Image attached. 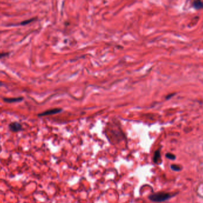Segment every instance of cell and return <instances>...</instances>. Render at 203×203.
<instances>
[{
  "mask_svg": "<svg viewBox=\"0 0 203 203\" xmlns=\"http://www.w3.org/2000/svg\"><path fill=\"white\" fill-rule=\"evenodd\" d=\"M172 196H173V195H172L169 193L157 192V193L149 195V198L152 201L156 202V203H160V202H163V201L168 200Z\"/></svg>",
  "mask_w": 203,
  "mask_h": 203,
  "instance_id": "obj_1",
  "label": "cell"
},
{
  "mask_svg": "<svg viewBox=\"0 0 203 203\" xmlns=\"http://www.w3.org/2000/svg\"><path fill=\"white\" fill-rule=\"evenodd\" d=\"M9 128L10 131L12 132H18L23 130L22 125L17 121L12 122L9 125Z\"/></svg>",
  "mask_w": 203,
  "mask_h": 203,
  "instance_id": "obj_2",
  "label": "cell"
},
{
  "mask_svg": "<svg viewBox=\"0 0 203 203\" xmlns=\"http://www.w3.org/2000/svg\"><path fill=\"white\" fill-rule=\"evenodd\" d=\"M61 111V109H59V108H55V109H52V110H47L45 111L43 113H39L38 114L39 117H42V116H48V115H51V114H54L56 113H58Z\"/></svg>",
  "mask_w": 203,
  "mask_h": 203,
  "instance_id": "obj_3",
  "label": "cell"
},
{
  "mask_svg": "<svg viewBox=\"0 0 203 203\" xmlns=\"http://www.w3.org/2000/svg\"><path fill=\"white\" fill-rule=\"evenodd\" d=\"M4 102L7 103H13L17 102H22L23 100V97H16V98H3Z\"/></svg>",
  "mask_w": 203,
  "mask_h": 203,
  "instance_id": "obj_4",
  "label": "cell"
},
{
  "mask_svg": "<svg viewBox=\"0 0 203 203\" xmlns=\"http://www.w3.org/2000/svg\"><path fill=\"white\" fill-rule=\"evenodd\" d=\"M161 155H160V151L159 150L156 151L153 156V161L155 163H157L160 160Z\"/></svg>",
  "mask_w": 203,
  "mask_h": 203,
  "instance_id": "obj_5",
  "label": "cell"
},
{
  "mask_svg": "<svg viewBox=\"0 0 203 203\" xmlns=\"http://www.w3.org/2000/svg\"><path fill=\"white\" fill-rule=\"evenodd\" d=\"M195 8L197 9H200L203 8V2L201 1H195L193 3Z\"/></svg>",
  "mask_w": 203,
  "mask_h": 203,
  "instance_id": "obj_6",
  "label": "cell"
},
{
  "mask_svg": "<svg viewBox=\"0 0 203 203\" xmlns=\"http://www.w3.org/2000/svg\"><path fill=\"white\" fill-rule=\"evenodd\" d=\"M34 20H35V19H34V18H32V19H28V20H26L22 21V22H20V23L19 24V25H21V26H25V25H27V24H30L31 22H32L34 21Z\"/></svg>",
  "mask_w": 203,
  "mask_h": 203,
  "instance_id": "obj_7",
  "label": "cell"
},
{
  "mask_svg": "<svg viewBox=\"0 0 203 203\" xmlns=\"http://www.w3.org/2000/svg\"><path fill=\"white\" fill-rule=\"evenodd\" d=\"M170 168L173 171H176V172H179L181 170V168L179 166L177 165H172L170 166Z\"/></svg>",
  "mask_w": 203,
  "mask_h": 203,
  "instance_id": "obj_8",
  "label": "cell"
},
{
  "mask_svg": "<svg viewBox=\"0 0 203 203\" xmlns=\"http://www.w3.org/2000/svg\"><path fill=\"white\" fill-rule=\"evenodd\" d=\"M166 157L168 159H169V160H174L176 158V156L175 155H173L172 153H169L166 154Z\"/></svg>",
  "mask_w": 203,
  "mask_h": 203,
  "instance_id": "obj_9",
  "label": "cell"
},
{
  "mask_svg": "<svg viewBox=\"0 0 203 203\" xmlns=\"http://www.w3.org/2000/svg\"><path fill=\"white\" fill-rule=\"evenodd\" d=\"M9 54H10V53H0V59L7 57Z\"/></svg>",
  "mask_w": 203,
  "mask_h": 203,
  "instance_id": "obj_10",
  "label": "cell"
},
{
  "mask_svg": "<svg viewBox=\"0 0 203 203\" xmlns=\"http://www.w3.org/2000/svg\"><path fill=\"white\" fill-rule=\"evenodd\" d=\"M4 84H3V83H2V82H0V86H2Z\"/></svg>",
  "mask_w": 203,
  "mask_h": 203,
  "instance_id": "obj_11",
  "label": "cell"
}]
</instances>
